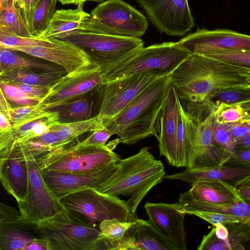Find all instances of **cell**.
Returning a JSON list of instances; mask_svg holds the SVG:
<instances>
[{"label": "cell", "instance_id": "cell-36", "mask_svg": "<svg viewBox=\"0 0 250 250\" xmlns=\"http://www.w3.org/2000/svg\"><path fill=\"white\" fill-rule=\"evenodd\" d=\"M34 238L15 226L0 228V250H22Z\"/></svg>", "mask_w": 250, "mask_h": 250}, {"label": "cell", "instance_id": "cell-1", "mask_svg": "<svg viewBox=\"0 0 250 250\" xmlns=\"http://www.w3.org/2000/svg\"><path fill=\"white\" fill-rule=\"evenodd\" d=\"M250 69L197 54H190L170 75L181 102L199 103L217 92L248 85Z\"/></svg>", "mask_w": 250, "mask_h": 250}, {"label": "cell", "instance_id": "cell-37", "mask_svg": "<svg viewBox=\"0 0 250 250\" xmlns=\"http://www.w3.org/2000/svg\"><path fill=\"white\" fill-rule=\"evenodd\" d=\"M135 223L121 221L116 218L105 219L100 223L99 229L102 237L103 250L108 243L121 240L128 229Z\"/></svg>", "mask_w": 250, "mask_h": 250}, {"label": "cell", "instance_id": "cell-20", "mask_svg": "<svg viewBox=\"0 0 250 250\" xmlns=\"http://www.w3.org/2000/svg\"><path fill=\"white\" fill-rule=\"evenodd\" d=\"M134 221L121 240L108 244V250H178L148 220L137 217Z\"/></svg>", "mask_w": 250, "mask_h": 250}, {"label": "cell", "instance_id": "cell-40", "mask_svg": "<svg viewBox=\"0 0 250 250\" xmlns=\"http://www.w3.org/2000/svg\"><path fill=\"white\" fill-rule=\"evenodd\" d=\"M216 104H250V89L237 88L225 89L214 94L210 99Z\"/></svg>", "mask_w": 250, "mask_h": 250}, {"label": "cell", "instance_id": "cell-44", "mask_svg": "<svg viewBox=\"0 0 250 250\" xmlns=\"http://www.w3.org/2000/svg\"><path fill=\"white\" fill-rule=\"evenodd\" d=\"M190 215L198 216L210 223L214 227L218 224H227L239 222L236 217L232 215L213 211H196L192 212Z\"/></svg>", "mask_w": 250, "mask_h": 250}, {"label": "cell", "instance_id": "cell-30", "mask_svg": "<svg viewBox=\"0 0 250 250\" xmlns=\"http://www.w3.org/2000/svg\"><path fill=\"white\" fill-rule=\"evenodd\" d=\"M103 125L102 122L96 116L84 121L57 123L52 126L50 130L56 135L58 150H60L70 146L69 145L79 136L87 132H93Z\"/></svg>", "mask_w": 250, "mask_h": 250}, {"label": "cell", "instance_id": "cell-28", "mask_svg": "<svg viewBox=\"0 0 250 250\" xmlns=\"http://www.w3.org/2000/svg\"><path fill=\"white\" fill-rule=\"evenodd\" d=\"M94 100L84 96L45 111L55 112L59 123H68L90 119L94 117Z\"/></svg>", "mask_w": 250, "mask_h": 250}, {"label": "cell", "instance_id": "cell-52", "mask_svg": "<svg viewBox=\"0 0 250 250\" xmlns=\"http://www.w3.org/2000/svg\"><path fill=\"white\" fill-rule=\"evenodd\" d=\"M12 106L7 101L2 91L0 92V112H2L9 121L11 118Z\"/></svg>", "mask_w": 250, "mask_h": 250}, {"label": "cell", "instance_id": "cell-33", "mask_svg": "<svg viewBox=\"0 0 250 250\" xmlns=\"http://www.w3.org/2000/svg\"><path fill=\"white\" fill-rule=\"evenodd\" d=\"M17 143L27 159L37 161L45 155L58 150L56 134L49 131L41 135Z\"/></svg>", "mask_w": 250, "mask_h": 250}, {"label": "cell", "instance_id": "cell-11", "mask_svg": "<svg viewBox=\"0 0 250 250\" xmlns=\"http://www.w3.org/2000/svg\"><path fill=\"white\" fill-rule=\"evenodd\" d=\"M163 76H165L157 72H145L102 84L96 89V116L102 124L111 119L149 85Z\"/></svg>", "mask_w": 250, "mask_h": 250}, {"label": "cell", "instance_id": "cell-35", "mask_svg": "<svg viewBox=\"0 0 250 250\" xmlns=\"http://www.w3.org/2000/svg\"><path fill=\"white\" fill-rule=\"evenodd\" d=\"M57 0H40L34 12L30 31L40 38L46 29L56 10Z\"/></svg>", "mask_w": 250, "mask_h": 250}, {"label": "cell", "instance_id": "cell-14", "mask_svg": "<svg viewBox=\"0 0 250 250\" xmlns=\"http://www.w3.org/2000/svg\"><path fill=\"white\" fill-rule=\"evenodd\" d=\"M103 81V74L98 66L67 73L50 88L40 104L46 110L84 96L96 89Z\"/></svg>", "mask_w": 250, "mask_h": 250}, {"label": "cell", "instance_id": "cell-34", "mask_svg": "<svg viewBox=\"0 0 250 250\" xmlns=\"http://www.w3.org/2000/svg\"><path fill=\"white\" fill-rule=\"evenodd\" d=\"M193 157L188 117L181 101L179 106V128L177 139V167L188 169Z\"/></svg>", "mask_w": 250, "mask_h": 250}, {"label": "cell", "instance_id": "cell-5", "mask_svg": "<svg viewBox=\"0 0 250 250\" xmlns=\"http://www.w3.org/2000/svg\"><path fill=\"white\" fill-rule=\"evenodd\" d=\"M77 214L65 208L35 225L42 237L49 241L52 250L102 249L100 229Z\"/></svg>", "mask_w": 250, "mask_h": 250}, {"label": "cell", "instance_id": "cell-56", "mask_svg": "<svg viewBox=\"0 0 250 250\" xmlns=\"http://www.w3.org/2000/svg\"><path fill=\"white\" fill-rule=\"evenodd\" d=\"M62 4H77L76 0H58Z\"/></svg>", "mask_w": 250, "mask_h": 250}, {"label": "cell", "instance_id": "cell-9", "mask_svg": "<svg viewBox=\"0 0 250 250\" xmlns=\"http://www.w3.org/2000/svg\"><path fill=\"white\" fill-rule=\"evenodd\" d=\"M178 42H164L143 47L104 76L103 83L138 73L154 71L170 75L190 54Z\"/></svg>", "mask_w": 250, "mask_h": 250}, {"label": "cell", "instance_id": "cell-10", "mask_svg": "<svg viewBox=\"0 0 250 250\" xmlns=\"http://www.w3.org/2000/svg\"><path fill=\"white\" fill-rule=\"evenodd\" d=\"M59 199L65 208L83 216L94 226L105 219L132 222L137 217L132 215L126 200L94 188L81 189Z\"/></svg>", "mask_w": 250, "mask_h": 250}, {"label": "cell", "instance_id": "cell-18", "mask_svg": "<svg viewBox=\"0 0 250 250\" xmlns=\"http://www.w3.org/2000/svg\"><path fill=\"white\" fill-rule=\"evenodd\" d=\"M29 173L27 159L17 143L0 152V180L17 203L25 201Z\"/></svg>", "mask_w": 250, "mask_h": 250}, {"label": "cell", "instance_id": "cell-21", "mask_svg": "<svg viewBox=\"0 0 250 250\" xmlns=\"http://www.w3.org/2000/svg\"><path fill=\"white\" fill-rule=\"evenodd\" d=\"M117 164L95 172L85 174H68L46 169L41 171L46 184L59 199L81 189H96L113 173Z\"/></svg>", "mask_w": 250, "mask_h": 250}, {"label": "cell", "instance_id": "cell-4", "mask_svg": "<svg viewBox=\"0 0 250 250\" xmlns=\"http://www.w3.org/2000/svg\"><path fill=\"white\" fill-rule=\"evenodd\" d=\"M182 105L188 119L193 158L188 169L217 167L227 161L224 152L213 142V132L219 108L212 100L185 102ZM187 169V168H186Z\"/></svg>", "mask_w": 250, "mask_h": 250}, {"label": "cell", "instance_id": "cell-61", "mask_svg": "<svg viewBox=\"0 0 250 250\" xmlns=\"http://www.w3.org/2000/svg\"><path fill=\"white\" fill-rule=\"evenodd\" d=\"M88 1H96V2H101L104 0H87Z\"/></svg>", "mask_w": 250, "mask_h": 250}, {"label": "cell", "instance_id": "cell-49", "mask_svg": "<svg viewBox=\"0 0 250 250\" xmlns=\"http://www.w3.org/2000/svg\"><path fill=\"white\" fill-rule=\"evenodd\" d=\"M224 165H242L250 167V148L235 150Z\"/></svg>", "mask_w": 250, "mask_h": 250}, {"label": "cell", "instance_id": "cell-38", "mask_svg": "<svg viewBox=\"0 0 250 250\" xmlns=\"http://www.w3.org/2000/svg\"><path fill=\"white\" fill-rule=\"evenodd\" d=\"M40 105L12 107L10 122L12 127H17L32 121L46 116L49 114Z\"/></svg>", "mask_w": 250, "mask_h": 250}, {"label": "cell", "instance_id": "cell-62", "mask_svg": "<svg viewBox=\"0 0 250 250\" xmlns=\"http://www.w3.org/2000/svg\"><path fill=\"white\" fill-rule=\"evenodd\" d=\"M244 184H245L248 185H250V179L249 180H248L247 182L244 183Z\"/></svg>", "mask_w": 250, "mask_h": 250}, {"label": "cell", "instance_id": "cell-12", "mask_svg": "<svg viewBox=\"0 0 250 250\" xmlns=\"http://www.w3.org/2000/svg\"><path fill=\"white\" fill-rule=\"evenodd\" d=\"M27 159L29 173L27 193L25 201L17 204L22 222L35 225L65 208L46 184L35 159Z\"/></svg>", "mask_w": 250, "mask_h": 250}, {"label": "cell", "instance_id": "cell-19", "mask_svg": "<svg viewBox=\"0 0 250 250\" xmlns=\"http://www.w3.org/2000/svg\"><path fill=\"white\" fill-rule=\"evenodd\" d=\"M180 100L170 84L167 96L161 110L158 124V146L160 156L168 165L177 167L179 106Z\"/></svg>", "mask_w": 250, "mask_h": 250}, {"label": "cell", "instance_id": "cell-55", "mask_svg": "<svg viewBox=\"0 0 250 250\" xmlns=\"http://www.w3.org/2000/svg\"><path fill=\"white\" fill-rule=\"evenodd\" d=\"M12 127V124L9 119L0 112V134L3 133Z\"/></svg>", "mask_w": 250, "mask_h": 250}, {"label": "cell", "instance_id": "cell-6", "mask_svg": "<svg viewBox=\"0 0 250 250\" xmlns=\"http://www.w3.org/2000/svg\"><path fill=\"white\" fill-rule=\"evenodd\" d=\"M83 50L103 76L132 57L144 47L140 38L113 36L80 30L62 39Z\"/></svg>", "mask_w": 250, "mask_h": 250}, {"label": "cell", "instance_id": "cell-54", "mask_svg": "<svg viewBox=\"0 0 250 250\" xmlns=\"http://www.w3.org/2000/svg\"><path fill=\"white\" fill-rule=\"evenodd\" d=\"M250 148V132L235 143V150Z\"/></svg>", "mask_w": 250, "mask_h": 250}, {"label": "cell", "instance_id": "cell-22", "mask_svg": "<svg viewBox=\"0 0 250 250\" xmlns=\"http://www.w3.org/2000/svg\"><path fill=\"white\" fill-rule=\"evenodd\" d=\"M163 179L183 181L192 186L204 181H221L237 188L250 179V167L223 165L206 168L186 169L182 172L165 175Z\"/></svg>", "mask_w": 250, "mask_h": 250}, {"label": "cell", "instance_id": "cell-13", "mask_svg": "<svg viewBox=\"0 0 250 250\" xmlns=\"http://www.w3.org/2000/svg\"><path fill=\"white\" fill-rule=\"evenodd\" d=\"M152 25L170 36H183L195 25L188 0H137Z\"/></svg>", "mask_w": 250, "mask_h": 250}, {"label": "cell", "instance_id": "cell-23", "mask_svg": "<svg viewBox=\"0 0 250 250\" xmlns=\"http://www.w3.org/2000/svg\"><path fill=\"white\" fill-rule=\"evenodd\" d=\"M244 200L237 188L221 181H204L196 183L181 194L178 202L194 201L213 205H227Z\"/></svg>", "mask_w": 250, "mask_h": 250}, {"label": "cell", "instance_id": "cell-39", "mask_svg": "<svg viewBox=\"0 0 250 250\" xmlns=\"http://www.w3.org/2000/svg\"><path fill=\"white\" fill-rule=\"evenodd\" d=\"M212 138L214 144L224 152L228 160L235 151V141L227 125L216 120Z\"/></svg>", "mask_w": 250, "mask_h": 250}, {"label": "cell", "instance_id": "cell-59", "mask_svg": "<svg viewBox=\"0 0 250 250\" xmlns=\"http://www.w3.org/2000/svg\"><path fill=\"white\" fill-rule=\"evenodd\" d=\"M248 81H249V83H248V85L244 87V88H248V89H250V72L249 73V78H248Z\"/></svg>", "mask_w": 250, "mask_h": 250}, {"label": "cell", "instance_id": "cell-27", "mask_svg": "<svg viewBox=\"0 0 250 250\" xmlns=\"http://www.w3.org/2000/svg\"><path fill=\"white\" fill-rule=\"evenodd\" d=\"M67 72L65 70L38 72L19 68L0 73V82L10 84L24 83L51 88Z\"/></svg>", "mask_w": 250, "mask_h": 250}, {"label": "cell", "instance_id": "cell-2", "mask_svg": "<svg viewBox=\"0 0 250 250\" xmlns=\"http://www.w3.org/2000/svg\"><path fill=\"white\" fill-rule=\"evenodd\" d=\"M170 84V75L159 78L103 125L125 145L135 144L150 135L158 139L159 117Z\"/></svg>", "mask_w": 250, "mask_h": 250}, {"label": "cell", "instance_id": "cell-42", "mask_svg": "<svg viewBox=\"0 0 250 250\" xmlns=\"http://www.w3.org/2000/svg\"><path fill=\"white\" fill-rule=\"evenodd\" d=\"M201 55L250 69V50H217Z\"/></svg>", "mask_w": 250, "mask_h": 250}, {"label": "cell", "instance_id": "cell-58", "mask_svg": "<svg viewBox=\"0 0 250 250\" xmlns=\"http://www.w3.org/2000/svg\"><path fill=\"white\" fill-rule=\"evenodd\" d=\"M40 1V0H31V9L33 16L35 8Z\"/></svg>", "mask_w": 250, "mask_h": 250}, {"label": "cell", "instance_id": "cell-16", "mask_svg": "<svg viewBox=\"0 0 250 250\" xmlns=\"http://www.w3.org/2000/svg\"><path fill=\"white\" fill-rule=\"evenodd\" d=\"M148 221L154 228L178 248L187 250L184 220L187 214L178 202L172 204L146 202Z\"/></svg>", "mask_w": 250, "mask_h": 250}, {"label": "cell", "instance_id": "cell-46", "mask_svg": "<svg viewBox=\"0 0 250 250\" xmlns=\"http://www.w3.org/2000/svg\"><path fill=\"white\" fill-rule=\"evenodd\" d=\"M112 135L111 131L103 125L92 132L89 137L78 144L81 145L106 146V143Z\"/></svg>", "mask_w": 250, "mask_h": 250}, {"label": "cell", "instance_id": "cell-17", "mask_svg": "<svg viewBox=\"0 0 250 250\" xmlns=\"http://www.w3.org/2000/svg\"><path fill=\"white\" fill-rule=\"evenodd\" d=\"M9 49L50 62L68 73L95 65L83 50L60 39L50 46H15Z\"/></svg>", "mask_w": 250, "mask_h": 250}, {"label": "cell", "instance_id": "cell-43", "mask_svg": "<svg viewBox=\"0 0 250 250\" xmlns=\"http://www.w3.org/2000/svg\"><path fill=\"white\" fill-rule=\"evenodd\" d=\"M0 90L12 107L38 104L39 100L30 98L21 92L15 85L0 82Z\"/></svg>", "mask_w": 250, "mask_h": 250}, {"label": "cell", "instance_id": "cell-47", "mask_svg": "<svg viewBox=\"0 0 250 250\" xmlns=\"http://www.w3.org/2000/svg\"><path fill=\"white\" fill-rule=\"evenodd\" d=\"M19 90L27 96L39 100L40 102L48 93L49 87L24 83H12Z\"/></svg>", "mask_w": 250, "mask_h": 250}, {"label": "cell", "instance_id": "cell-50", "mask_svg": "<svg viewBox=\"0 0 250 250\" xmlns=\"http://www.w3.org/2000/svg\"><path fill=\"white\" fill-rule=\"evenodd\" d=\"M14 1L16 7L30 30L33 18L31 0H14Z\"/></svg>", "mask_w": 250, "mask_h": 250}, {"label": "cell", "instance_id": "cell-15", "mask_svg": "<svg viewBox=\"0 0 250 250\" xmlns=\"http://www.w3.org/2000/svg\"><path fill=\"white\" fill-rule=\"evenodd\" d=\"M191 54L217 50H250V35L227 29L198 28L178 42Z\"/></svg>", "mask_w": 250, "mask_h": 250}, {"label": "cell", "instance_id": "cell-3", "mask_svg": "<svg viewBox=\"0 0 250 250\" xmlns=\"http://www.w3.org/2000/svg\"><path fill=\"white\" fill-rule=\"evenodd\" d=\"M165 175L162 162L144 147L137 153L120 159L113 173L96 189L113 196L129 197L127 203L132 215L136 217L141 201L152 188L163 181Z\"/></svg>", "mask_w": 250, "mask_h": 250}, {"label": "cell", "instance_id": "cell-57", "mask_svg": "<svg viewBox=\"0 0 250 250\" xmlns=\"http://www.w3.org/2000/svg\"><path fill=\"white\" fill-rule=\"evenodd\" d=\"M9 0H0V11L6 7Z\"/></svg>", "mask_w": 250, "mask_h": 250}, {"label": "cell", "instance_id": "cell-32", "mask_svg": "<svg viewBox=\"0 0 250 250\" xmlns=\"http://www.w3.org/2000/svg\"><path fill=\"white\" fill-rule=\"evenodd\" d=\"M0 32L18 37H34L16 7L14 0H10L6 7L0 11Z\"/></svg>", "mask_w": 250, "mask_h": 250}, {"label": "cell", "instance_id": "cell-26", "mask_svg": "<svg viewBox=\"0 0 250 250\" xmlns=\"http://www.w3.org/2000/svg\"><path fill=\"white\" fill-rule=\"evenodd\" d=\"M46 116L32 121L17 127H11L0 134V152L10 148L14 143L21 142L49 131L58 122L55 112L48 111Z\"/></svg>", "mask_w": 250, "mask_h": 250}, {"label": "cell", "instance_id": "cell-31", "mask_svg": "<svg viewBox=\"0 0 250 250\" xmlns=\"http://www.w3.org/2000/svg\"><path fill=\"white\" fill-rule=\"evenodd\" d=\"M0 73L16 69L26 68L38 72L59 70L51 64L36 61L21 56L15 51L0 46Z\"/></svg>", "mask_w": 250, "mask_h": 250}, {"label": "cell", "instance_id": "cell-48", "mask_svg": "<svg viewBox=\"0 0 250 250\" xmlns=\"http://www.w3.org/2000/svg\"><path fill=\"white\" fill-rule=\"evenodd\" d=\"M226 125L229 128L236 143L250 132V117L235 123Z\"/></svg>", "mask_w": 250, "mask_h": 250}, {"label": "cell", "instance_id": "cell-51", "mask_svg": "<svg viewBox=\"0 0 250 250\" xmlns=\"http://www.w3.org/2000/svg\"><path fill=\"white\" fill-rule=\"evenodd\" d=\"M22 250H52V248L47 239L42 237L39 239L34 238Z\"/></svg>", "mask_w": 250, "mask_h": 250}, {"label": "cell", "instance_id": "cell-29", "mask_svg": "<svg viewBox=\"0 0 250 250\" xmlns=\"http://www.w3.org/2000/svg\"><path fill=\"white\" fill-rule=\"evenodd\" d=\"M178 202L184 211L188 214L196 211L223 213L235 216L239 221L250 226V202L245 200L236 203L222 205L194 201Z\"/></svg>", "mask_w": 250, "mask_h": 250}, {"label": "cell", "instance_id": "cell-24", "mask_svg": "<svg viewBox=\"0 0 250 250\" xmlns=\"http://www.w3.org/2000/svg\"><path fill=\"white\" fill-rule=\"evenodd\" d=\"M81 2L75 9H61L55 11L46 29L40 38L62 39L81 30L90 14L83 10Z\"/></svg>", "mask_w": 250, "mask_h": 250}, {"label": "cell", "instance_id": "cell-7", "mask_svg": "<svg viewBox=\"0 0 250 250\" xmlns=\"http://www.w3.org/2000/svg\"><path fill=\"white\" fill-rule=\"evenodd\" d=\"M121 159L108 145L78 143L49 153L36 162L41 170L68 174L95 172L116 164Z\"/></svg>", "mask_w": 250, "mask_h": 250}, {"label": "cell", "instance_id": "cell-25", "mask_svg": "<svg viewBox=\"0 0 250 250\" xmlns=\"http://www.w3.org/2000/svg\"><path fill=\"white\" fill-rule=\"evenodd\" d=\"M228 236L224 241L217 239L212 229L204 235L198 250H250V226L240 221L225 225Z\"/></svg>", "mask_w": 250, "mask_h": 250}, {"label": "cell", "instance_id": "cell-53", "mask_svg": "<svg viewBox=\"0 0 250 250\" xmlns=\"http://www.w3.org/2000/svg\"><path fill=\"white\" fill-rule=\"evenodd\" d=\"M237 189L239 195L244 200L250 202V185L243 183Z\"/></svg>", "mask_w": 250, "mask_h": 250}, {"label": "cell", "instance_id": "cell-45", "mask_svg": "<svg viewBox=\"0 0 250 250\" xmlns=\"http://www.w3.org/2000/svg\"><path fill=\"white\" fill-rule=\"evenodd\" d=\"M22 223L21 214L14 208L0 203V228L15 226Z\"/></svg>", "mask_w": 250, "mask_h": 250}, {"label": "cell", "instance_id": "cell-8", "mask_svg": "<svg viewBox=\"0 0 250 250\" xmlns=\"http://www.w3.org/2000/svg\"><path fill=\"white\" fill-rule=\"evenodd\" d=\"M81 30L140 39L147 28L146 18L123 0H107L92 10Z\"/></svg>", "mask_w": 250, "mask_h": 250}, {"label": "cell", "instance_id": "cell-41", "mask_svg": "<svg viewBox=\"0 0 250 250\" xmlns=\"http://www.w3.org/2000/svg\"><path fill=\"white\" fill-rule=\"evenodd\" d=\"M57 40L55 38L21 37L0 32V46L8 49L15 46H50L55 44Z\"/></svg>", "mask_w": 250, "mask_h": 250}, {"label": "cell", "instance_id": "cell-60", "mask_svg": "<svg viewBox=\"0 0 250 250\" xmlns=\"http://www.w3.org/2000/svg\"><path fill=\"white\" fill-rule=\"evenodd\" d=\"M76 1H77V5H78L80 2H84L85 1H87V0H76Z\"/></svg>", "mask_w": 250, "mask_h": 250}]
</instances>
